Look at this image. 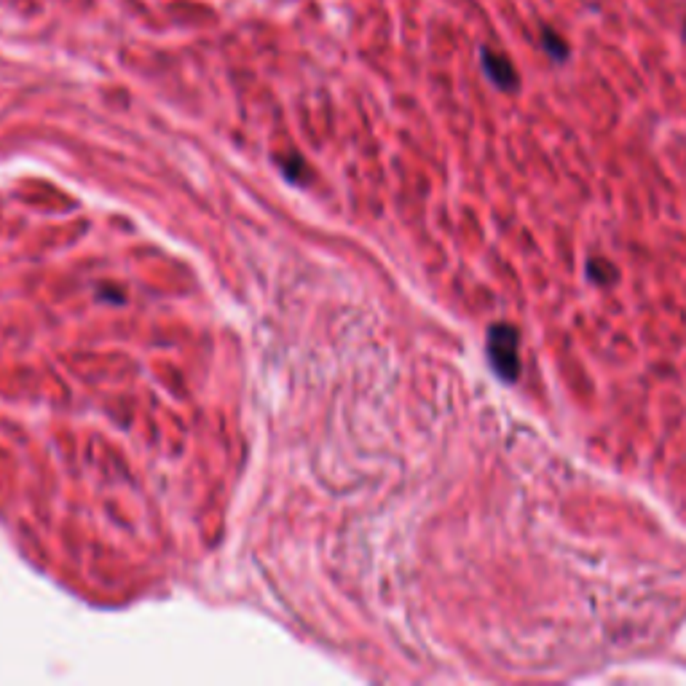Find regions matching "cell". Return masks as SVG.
<instances>
[{
	"label": "cell",
	"mask_w": 686,
	"mask_h": 686,
	"mask_svg": "<svg viewBox=\"0 0 686 686\" xmlns=\"http://www.w3.org/2000/svg\"><path fill=\"white\" fill-rule=\"evenodd\" d=\"M684 35H686V27H684Z\"/></svg>",
	"instance_id": "cell-5"
},
{
	"label": "cell",
	"mask_w": 686,
	"mask_h": 686,
	"mask_svg": "<svg viewBox=\"0 0 686 686\" xmlns=\"http://www.w3.org/2000/svg\"><path fill=\"white\" fill-rule=\"evenodd\" d=\"M587 279H590L593 285L611 287L620 279V271H617V266L609 263L606 258H590L587 260Z\"/></svg>",
	"instance_id": "cell-3"
},
{
	"label": "cell",
	"mask_w": 686,
	"mask_h": 686,
	"mask_svg": "<svg viewBox=\"0 0 686 686\" xmlns=\"http://www.w3.org/2000/svg\"><path fill=\"white\" fill-rule=\"evenodd\" d=\"M486 354L491 362V370L502 378L504 384H515L520 378V330L496 322L488 327L486 333Z\"/></svg>",
	"instance_id": "cell-1"
},
{
	"label": "cell",
	"mask_w": 686,
	"mask_h": 686,
	"mask_svg": "<svg viewBox=\"0 0 686 686\" xmlns=\"http://www.w3.org/2000/svg\"><path fill=\"white\" fill-rule=\"evenodd\" d=\"M539 43H542L544 54L553 59V62H566V59H569V43H566V38H563L561 33H555L553 27H542Z\"/></svg>",
	"instance_id": "cell-4"
},
{
	"label": "cell",
	"mask_w": 686,
	"mask_h": 686,
	"mask_svg": "<svg viewBox=\"0 0 686 686\" xmlns=\"http://www.w3.org/2000/svg\"><path fill=\"white\" fill-rule=\"evenodd\" d=\"M480 65H483V73H486V78L496 86V89H502V92H518V70H515V65H512L504 54L483 46V49H480Z\"/></svg>",
	"instance_id": "cell-2"
}]
</instances>
